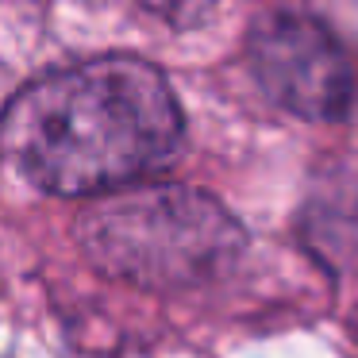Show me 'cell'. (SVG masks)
<instances>
[{"label":"cell","instance_id":"cell-1","mask_svg":"<svg viewBox=\"0 0 358 358\" xmlns=\"http://www.w3.org/2000/svg\"><path fill=\"white\" fill-rule=\"evenodd\" d=\"M181 147L170 81L143 58L112 55L55 70L12 96L0 150L58 196L131 189Z\"/></svg>","mask_w":358,"mask_h":358},{"label":"cell","instance_id":"cell-3","mask_svg":"<svg viewBox=\"0 0 358 358\" xmlns=\"http://www.w3.org/2000/svg\"><path fill=\"white\" fill-rule=\"evenodd\" d=\"M250 70L273 104L301 120H339L355 93L347 50L312 16L273 12L250 27Z\"/></svg>","mask_w":358,"mask_h":358},{"label":"cell","instance_id":"cell-4","mask_svg":"<svg viewBox=\"0 0 358 358\" xmlns=\"http://www.w3.org/2000/svg\"><path fill=\"white\" fill-rule=\"evenodd\" d=\"M139 4L147 12H155L158 20L173 24V27H193L208 16L216 0H139Z\"/></svg>","mask_w":358,"mask_h":358},{"label":"cell","instance_id":"cell-2","mask_svg":"<svg viewBox=\"0 0 358 358\" xmlns=\"http://www.w3.org/2000/svg\"><path fill=\"white\" fill-rule=\"evenodd\" d=\"M78 243L108 278L173 293L224 273L243 250V227L208 193L139 185L89 204L78 220Z\"/></svg>","mask_w":358,"mask_h":358}]
</instances>
